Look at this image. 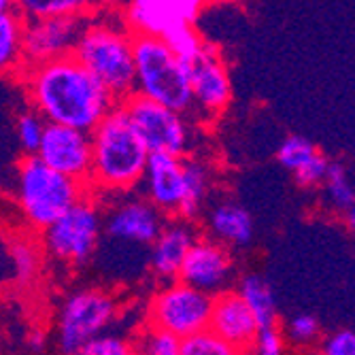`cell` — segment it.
<instances>
[{
  "label": "cell",
  "mask_w": 355,
  "mask_h": 355,
  "mask_svg": "<svg viewBox=\"0 0 355 355\" xmlns=\"http://www.w3.org/2000/svg\"><path fill=\"white\" fill-rule=\"evenodd\" d=\"M24 79L35 113L45 123L67 125L89 135L117 105L73 53L26 67Z\"/></svg>",
  "instance_id": "6da1fadb"
},
{
  "label": "cell",
  "mask_w": 355,
  "mask_h": 355,
  "mask_svg": "<svg viewBox=\"0 0 355 355\" xmlns=\"http://www.w3.org/2000/svg\"><path fill=\"white\" fill-rule=\"evenodd\" d=\"M92 166L89 179L103 191H128L141 183L149 151L128 121L121 105H115L89 132Z\"/></svg>",
  "instance_id": "7a4b0ae2"
},
{
  "label": "cell",
  "mask_w": 355,
  "mask_h": 355,
  "mask_svg": "<svg viewBox=\"0 0 355 355\" xmlns=\"http://www.w3.org/2000/svg\"><path fill=\"white\" fill-rule=\"evenodd\" d=\"M135 37L107 21L87 24L73 49L81 67L119 105L135 94Z\"/></svg>",
  "instance_id": "3957f363"
},
{
  "label": "cell",
  "mask_w": 355,
  "mask_h": 355,
  "mask_svg": "<svg viewBox=\"0 0 355 355\" xmlns=\"http://www.w3.org/2000/svg\"><path fill=\"white\" fill-rule=\"evenodd\" d=\"M135 94L179 115L193 111L185 64L162 39L135 37Z\"/></svg>",
  "instance_id": "277c9868"
},
{
  "label": "cell",
  "mask_w": 355,
  "mask_h": 355,
  "mask_svg": "<svg viewBox=\"0 0 355 355\" xmlns=\"http://www.w3.org/2000/svg\"><path fill=\"white\" fill-rule=\"evenodd\" d=\"M85 185L45 166L37 155H28L17 171V200L26 221L47 230L71 207L85 198Z\"/></svg>",
  "instance_id": "5b68a950"
},
{
  "label": "cell",
  "mask_w": 355,
  "mask_h": 355,
  "mask_svg": "<svg viewBox=\"0 0 355 355\" xmlns=\"http://www.w3.org/2000/svg\"><path fill=\"white\" fill-rule=\"evenodd\" d=\"M117 313L115 298L98 287L79 289L62 304L58 317V345L64 355H79L94 338L105 334Z\"/></svg>",
  "instance_id": "8992f818"
},
{
  "label": "cell",
  "mask_w": 355,
  "mask_h": 355,
  "mask_svg": "<svg viewBox=\"0 0 355 355\" xmlns=\"http://www.w3.org/2000/svg\"><path fill=\"white\" fill-rule=\"evenodd\" d=\"M211 311L213 296L173 281L155 292L149 304V328L183 340L209 330Z\"/></svg>",
  "instance_id": "52a82bcc"
},
{
  "label": "cell",
  "mask_w": 355,
  "mask_h": 355,
  "mask_svg": "<svg viewBox=\"0 0 355 355\" xmlns=\"http://www.w3.org/2000/svg\"><path fill=\"white\" fill-rule=\"evenodd\" d=\"M43 232L45 249L55 260L67 264H85L98 247L103 215L94 200L85 196Z\"/></svg>",
  "instance_id": "ba28073f"
},
{
  "label": "cell",
  "mask_w": 355,
  "mask_h": 355,
  "mask_svg": "<svg viewBox=\"0 0 355 355\" xmlns=\"http://www.w3.org/2000/svg\"><path fill=\"white\" fill-rule=\"evenodd\" d=\"M135 132L149 153H168L183 157L189 147V125L183 115L132 94L119 103Z\"/></svg>",
  "instance_id": "9c48e42d"
},
{
  "label": "cell",
  "mask_w": 355,
  "mask_h": 355,
  "mask_svg": "<svg viewBox=\"0 0 355 355\" xmlns=\"http://www.w3.org/2000/svg\"><path fill=\"white\" fill-rule=\"evenodd\" d=\"M37 157L51 171L79 183H87L92 166V141L87 132L47 123Z\"/></svg>",
  "instance_id": "30bf717a"
},
{
  "label": "cell",
  "mask_w": 355,
  "mask_h": 355,
  "mask_svg": "<svg viewBox=\"0 0 355 355\" xmlns=\"http://www.w3.org/2000/svg\"><path fill=\"white\" fill-rule=\"evenodd\" d=\"M85 26L87 24H83L81 15L58 19H24V64L26 67H37V64L62 55H71Z\"/></svg>",
  "instance_id": "8fae6325"
},
{
  "label": "cell",
  "mask_w": 355,
  "mask_h": 355,
  "mask_svg": "<svg viewBox=\"0 0 355 355\" xmlns=\"http://www.w3.org/2000/svg\"><path fill=\"white\" fill-rule=\"evenodd\" d=\"M202 7L200 0H135L125 7L123 19L132 37L162 39L177 26H193Z\"/></svg>",
  "instance_id": "7c38bea8"
},
{
  "label": "cell",
  "mask_w": 355,
  "mask_h": 355,
  "mask_svg": "<svg viewBox=\"0 0 355 355\" xmlns=\"http://www.w3.org/2000/svg\"><path fill=\"white\" fill-rule=\"evenodd\" d=\"M230 277L232 260L225 247L213 239H196L179 270L177 281L215 298L225 292Z\"/></svg>",
  "instance_id": "4fadbf2b"
},
{
  "label": "cell",
  "mask_w": 355,
  "mask_h": 355,
  "mask_svg": "<svg viewBox=\"0 0 355 355\" xmlns=\"http://www.w3.org/2000/svg\"><path fill=\"white\" fill-rule=\"evenodd\" d=\"M193 109L205 113H221L232 98V83L221 58L207 47L196 60L187 64Z\"/></svg>",
  "instance_id": "5bb4252c"
},
{
  "label": "cell",
  "mask_w": 355,
  "mask_h": 355,
  "mask_svg": "<svg viewBox=\"0 0 355 355\" xmlns=\"http://www.w3.org/2000/svg\"><path fill=\"white\" fill-rule=\"evenodd\" d=\"M147 202L162 215H177L183 202V157L149 153L143 173Z\"/></svg>",
  "instance_id": "9a60e30c"
},
{
  "label": "cell",
  "mask_w": 355,
  "mask_h": 355,
  "mask_svg": "<svg viewBox=\"0 0 355 355\" xmlns=\"http://www.w3.org/2000/svg\"><path fill=\"white\" fill-rule=\"evenodd\" d=\"M164 228V217L147 200H128L117 205L105 219L109 239L125 245H153Z\"/></svg>",
  "instance_id": "2e32d148"
},
{
  "label": "cell",
  "mask_w": 355,
  "mask_h": 355,
  "mask_svg": "<svg viewBox=\"0 0 355 355\" xmlns=\"http://www.w3.org/2000/svg\"><path fill=\"white\" fill-rule=\"evenodd\" d=\"M209 330L245 353L253 349L260 326L236 292H223L213 298Z\"/></svg>",
  "instance_id": "e0dca14e"
},
{
  "label": "cell",
  "mask_w": 355,
  "mask_h": 355,
  "mask_svg": "<svg viewBox=\"0 0 355 355\" xmlns=\"http://www.w3.org/2000/svg\"><path fill=\"white\" fill-rule=\"evenodd\" d=\"M193 243H196V232L191 230L189 221L175 219L171 223H164L162 232L149 249V268L155 272L157 279L166 283L177 281Z\"/></svg>",
  "instance_id": "ac0fdd59"
},
{
  "label": "cell",
  "mask_w": 355,
  "mask_h": 355,
  "mask_svg": "<svg viewBox=\"0 0 355 355\" xmlns=\"http://www.w3.org/2000/svg\"><path fill=\"white\" fill-rule=\"evenodd\" d=\"M209 230L215 243L245 247L253 241V217L236 202H219L209 211Z\"/></svg>",
  "instance_id": "d6986e66"
},
{
  "label": "cell",
  "mask_w": 355,
  "mask_h": 355,
  "mask_svg": "<svg viewBox=\"0 0 355 355\" xmlns=\"http://www.w3.org/2000/svg\"><path fill=\"white\" fill-rule=\"evenodd\" d=\"M24 17L17 7L0 0V73H9L24 64L21 51Z\"/></svg>",
  "instance_id": "ffe728a7"
},
{
  "label": "cell",
  "mask_w": 355,
  "mask_h": 355,
  "mask_svg": "<svg viewBox=\"0 0 355 355\" xmlns=\"http://www.w3.org/2000/svg\"><path fill=\"white\" fill-rule=\"evenodd\" d=\"M236 294L243 298V302L253 313L260 330L277 326L275 294H272V289H270V285H268V281L264 277H260V275H247V277H243Z\"/></svg>",
  "instance_id": "44dd1931"
},
{
  "label": "cell",
  "mask_w": 355,
  "mask_h": 355,
  "mask_svg": "<svg viewBox=\"0 0 355 355\" xmlns=\"http://www.w3.org/2000/svg\"><path fill=\"white\" fill-rule=\"evenodd\" d=\"M211 187V171L200 159H183V202L179 219H193L205 205Z\"/></svg>",
  "instance_id": "7402d4cb"
},
{
  "label": "cell",
  "mask_w": 355,
  "mask_h": 355,
  "mask_svg": "<svg viewBox=\"0 0 355 355\" xmlns=\"http://www.w3.org/2000/svg\"><path fill=\"white\" fill-rule=\"evenodd\" d=\"M0 255L7 257V279L15 283H30L39 272V247L26 239L0 245Z\"/></svg>",
  "instance_id": "603a6c76"
},
{
  "label": "cell",
  "mask_w": 355,
  "mask_h": 355,
  "mask_svg": "<svg viewBox=\"0 0 355 355\" xmlns=\"http://www.w3.org/2000/svg\"><path fill=\"white\" fill-rule=\"evenodd\" d=\"M15 7L24 19H58L81 15L85 3L81 0H24Z\"/></svg>",
  "instance_id": "cb8c5ba5"
},
{
  "label": "cell",
  "mask_w": 355,
  "mask_h": 355,
  "mask_svg": "<svg viewBox=\"0 0 355 355\" xmlns=\"http://www.w3.org/2000/svg\"><path fill=\"white\" fill-rule=\"evenodd\" d=\"M162 41H164L166 47L185 64V67H187L189 62L196 60V58L207 49L202 37L196 32V28H193V26H187V24L177 26V28H173L171 32H166V35L162 37Z\"/></svg>",
  "instance_id": "d4e9b609"
},
{
  "label": "cell",
  "mask_w": 355,
  "mask_h": 355,
  "mask_svg": "<svg viewBox=\"0 0 355 355\" xmlns=\"http://www.w3.org/2000/svg\"><path fill=\"white\" fill-rule=\"evenodd\" d=\"M324 183H326V191H328L330 205L334 209L349 211L351 207H355V189H353V185H351L343 164L330 162Z\"/></svg>",
  "instance_id": "484cf974"
},
{
  "label": "cell",
  "mask_w": 355,
  "mask_h": 355,
  "mask_svg": "<svg viewBox=\"0 0 355 355\" xmlns=\"http://www.w3.org/2000/svg\"><path fill=\"white\" fill-rule=\"evenodd\" d=\"M179 355H243V351L225 343L211 330H205L179 340Z\"/></svg>",
  "instance_id": "4316f807"
},
{
  "label": "cell",
  "mask_w": 355,
  "mask_h": 355,
  "mask_svg": "<svg viewBox=\"0 0 355 355\" xmlns=\"http://www.w3.org/2000/svg\"><path fill=\"white\" fill-rule=\"evenodd\" d=\"M317 153V149H315V145L309 141V139H304V137H287L283 143H281V147H279V151H277V159H279V164L283 166V168H287V171H292V173H296L300 166H304L309 159L313 157Z\"/></svg>",
  "instance_id": "83f0119b"
},
{
  "label": "cell",
  "mask_w": 355,
  "mask_h": 355,
  "mask_svg": "<svg viewBox=\"0 0 355 355\" xmlns=\"http://www.w3.org/2000/svg\"><path fill=\"white\" fill-rule=\"evenodd\" d=\"M45 119L35 113V111H26L17 117L15 123V135H17V143L19 147L28 153V155H37L39 145L43 141V132H45Z\"/></svg>",
  "instance_id": "f1b7e54d"
},
{
  "label": "cell",
  "mask_w": 355,
  "mask_h": 355,
  "mask_svg": "<svg viewBox=\"0 0 355 355\" xmlns=\"http://www.w3.org/2000/svg\"><path fill=\"white\" fill-rule=\"evenodd\" d=\"M132 347L135 355H179V340L153 328L141 334L139 343Z\"/></svg>",
  "instance_id": "f546056e"
},
{
  "label": "cell",
  "mask_w": 355,
  "mask_h": 355,
  "mask_svg": "<svg viewBox=\"0 0 355 355\" xmlns=\"http://www.w3.org/2000/svg\"><path fill=\"white\" fill-rule=\"evenodd\" d=\"M319 336V321L311 313H298L287 321V338L296 345H311Z\"/></svg>",
  "instance_id": "4dcf8cb0"
},
{
  "label": "cell",
  "mask_w": 355,
  "mask_h": 355,
  "mask_svg": "<svg viewBox=\"0 0 355 355\" xmlns=\"http://www.w3.org/2000/svg\"><path fill=\"white\" fill-rule=\"evenodd\" d=\"M79 355H135V347L115 334H103L89 340Z\"/></svg>",
  "instance_id": "1f68e13d"
},
{
  "label": "cell",
  "mask_w": 355,
  "mask_h": 355,
  "mask_svg": "<svg viewBox=\"0 0 355 355\" xmlns=\"http://www.w3.org/2000/svg\"><path fill=\"white\" fill-rule=\"evenodd\" d=\"M328 157L326 155H321L319 151L309 159V162L304 166H300L294 175H296V181L304 187H311V185H319V183H324L326 179V173H328Z\"/></svg>",
  "instance_id": "d6a6232c"
},
{
  "label": "cell",
  "mask_w": 355,
  "mask_h": 355,
  "mask_svg": "<svg viewBox=\"0 0 355 355\" xmlns=\"http://www.w3.org/2000/svg\"><path fill=\"white\" fill-rule=\"evenodd\" d=\"M321 355H355V330H336L321 345Z\"/></svg>",
  "instance_id": "836d02e7"
},
{
  "label": "cell",
  "mask_w": 355,
  "mask_h": 355,
  "mask_svg": "<svg viewBox=\"0 0 355 355\" xmlns=\"http://www.w3.org/2000/svg\"><path fill=\"white\" fill-rule=\"evenodd\" d=\"M255 355H285V347H283V336L281 332L275 328H264L257 332L255 338Z\"/></svg>",
  "instance_id": "e575fe53"
},
{
  "label": "cell",
  "mask_w": 355,
  "mask_h": 355,
  "mask_svg": "<svg viewBox=\"0 0 355 355\" xmlns=\"http://www.w3.org/2000/svg\"><path fill=\"white\" fill-rule=\"evenodd\" d=\"M43 340H45V336H43L41 332H37V334H32V336H30V345H32V347H37V349L43 347Z\"/></svg>",
  "instance_id": "d590c367"
},
{
  "label": "cell",
  "mask_w": 355,
  "mask_h": 355,
  "mask_svg": "<svg viewBox=\"0 0 355 355\" xmlns=\"http://www.w3.org/2000/svg\"><path fill=\"white\" fill-rule=\"evenodd\" d=\"M347 223H349L351 232L355 234V207H351V209L347 211Z\"/></svg>",
  "instance_id": "8d00e7d4"
}]
</instances>
